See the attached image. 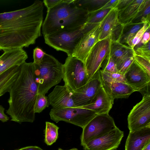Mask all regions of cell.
<instances>
[{"label": "cell", "instance_id": "1", "mask_svg": "<svg viewBox=\"0 0 150 150\" xmlns=\"http://www.w3.org/2000/svg\"><path fill=\"white\" fill-rule=\"evenodd\" d=\"M43 4L36 0L30 6L0 13V50L28 47L41 36Z\"/></svg>", "mask_w": 150, "mask_h": 150}, {"label": "cell", "instance_id": "2", "mask_svg": "<svg viewBox=\"0 0 150 150\" xmlns=\"http://www.w3.org/2000/svg\"><path fill=\"white\" fill-rule=\"evenodd\" d=\"M9 93V108L6 113L10 116L11 121L20 123L33 122L38 94L33 62H25L21 65L18 76Z\"/></svg>", "mask_w": 150, "mask_h": 150}, {"label": "cell", "instance_id": "3", "mask_svg": "<svg viewBox=\"0 0 150 150\" xmlns=\"http://www.w3.org/2000/svg\"><path fill=\"white\" fill-rule=\"evenodd\" d=\"M74 0H64L47 11L42 25L44 36L62 29L82 27L86 23L88 13L76 7Z\"/></svg>", "mask_w": 150, "mask_h": 150}, {"label": "cell", "instance_id": "4", "mask_svg": "<svg viewBox=\"0 0 150 150\" xmlns=\"http://www.w3.org/2000/svg\"><path fill=\"white\" fill-rule=\"evenodd\" d=\"M33 64L38 94L45 95L50 88L63 79V64L53 56L46 53L39 64Z\"/></svg>", "mask_w": 150, "mask_h": 150}, {"label": "cell", "instance_id": "5", "mask_svg": "<svg viewBox=\"0 0 150 150\" xmlns=\"http://www.w3.org/2000/svg\"><path fill=\"white\" fill-rule=\"evenodd\" d=\"M82 27L62 29L44 36L45 42L57 51L65 52L68 56H72L83 34Z\"/></svg>", "mask_w": 150, "mask_h": 150}, {"label": "cell", "instance_id": "6", "mask_svg": "<svg viewBox=\"0 0 150 150\" xmlns=\"http://www.w3.org/2000/svg\"><path fill=\"white\" fill-rule=\"evenodd\" d=\"M49 115L51 119L56 123L64 121L83 128L98 114L89 109L71 107L58 109L52 108Z\"/></svg>", "mask_w": 150, "mask_h": 150}, {"label": "cell", "instance_id": "7", "mask_svg": "<svg viewBox=\"0 0 150 150\" xmlns=\"http://www.w3.org/2000/svg\"><path fill=\"white\" fill-rule=\"evenodd\" d=\"M63 66L64 85L71 91L77 90L88 82L84 63L80 60L68 56Z\"/></svg>", "mask_w": 150, "mask_h": 150}, {"label": "cell", "instance_id": "8", "mask_svg": "<svg viewBox=\"0 0 150 150\" xmlns=\"http://www.w3.org/2000/svg\"><path fill=\"white\" fill-rule=\"evenodd\" d=\"M116 127L113 118L108 113L97 115L82 128L81 146H83L90 141L106 134Z\"/></svg>", "mask_w": 150, "mask_h": 150}, {"label": "cell", "instance_id": "9", "mask_svg": "<svg viewBox=\"0 0 150 150\" xmlns=\"http://www.w3.org/2000/svg\"><path fill=\"white\" fill-rule=\"evenodd\" d=\"M111 40L109 38L98 41L92 47L84 63L88 81L100 69L109 53Z\"/></svg>", "mask_w": 150, "mask_h": 150}, {"label": "cell", "instance_id": "10", "mask_svg": "<svg viewBox=\"0 0 150 150\" xmlns=\"http://www.w3.org/2000/svg\"><path fill=\"white\" fill-rule=\"evenodd\" d=\"M129 132L150 127V93L143 95L141 101L130 111L127 117Z\"/></svg>", "mask_w": 150, "mask_h": 150}, {"label": "cell", "instance_id": "11", "mask_svg": "<svg viewBox=\"0 0 150 150\" xmlns=\"http://www.w3.org/2000/svg\"><path fill=\"white\" fill-rule=\"evenodd\" d=\"M102 86L99 70L84 86L72 92V99L76 107L89 104Z\"/></svg>", "mask_w": 150, "mask_h": 150}, {"label": "cell", "instance_id": "12", "mask_svg": "<svg viewBox=\"0 0 150 150\" xmlns=\"http://www.w3.org/2000/svg\"><path fill=\"white\" fill-rule=\"evenodd\" d=\"M123 136V132L116 127L106 134L88 142L83 146L84 150H115Z\"/></svg>", "mask_w": 150, "mask_h": 150}, {"label": "cell", "instance_id": "13", "mask_svg": "<svg viewBox=\"0 0 150 150\" xmlns=\"http://www.w3.org/2000/svg\"><path fill=\"white\" fill-rule=\"evenodd\" d=\"M124 76L125 83L136 91L143 95L150 92V77L134 60Z\"/></svg>", "mask_w": 150, "mask_h": 150}, {"label": "cell", "instance_id": "14", "mask_svg": "<svg viewBox=\"0 0 150 150\" xmlns=\"http://www.w3.org/2000/svg\"><path fill=\"white\" fill-rule=\"evenodd\" d=\"M100 23L83 34L76 47L72 56L84 62L90 50L99 41Z\"/></svg>", "mask_w": 150, "mask_h": 150}, {"label": "cell", "instance_id": "15", "mask_svg": "<svg viewBox=\"0 0 150 150\" xmlns=\"http://www.w3.org/2000/svg\"><path fill=\"white\" fill-rule=\"evenodd\" d=\"M48 98L53 109L76 107L72 99V92L64 85L56 86Z\"/></svg>", "mask_w": 150, "mask_h": 150}, {"label": "cell", "instance_id": "16", "mask_svg": "<svg viewBox=\"0 0 150 150\" xmlns=\"http://www.w3.org/2000/svg\"><path fill=\"white\" fill-rule=\"evenodd\" d=\"M113 102L114 100L102 85L90 103L80 108L90 110L97 114H108L112 107Z\"/></svg>", "mask_w": 150, "mask_h": 150}, {"label": "cell", "instance_id": "17", "mask_svg": "<svg viewBox=\"0 0 150 150\" xmlns=\"http://www.w3.org/2000/svg\"><path fill=\"white\" fill-rule=\"evenodd\" d=\"M28 58L26 52L23 48L4 52L0 56V75L13 66L21 65Z\"/></svg>", "mask_w": 150, "mask_h": 150}, {"label": "cell", "instance_id": "18", "mask_svg": "<svg viewBox=\"0 0 150 150\" xmlns=\"http://www.w3.org/2000/svg\"><path fill=\"white\" fill-rule=\"evenodd\" d=\"M150 143V127L129 132L126 141L125 150H143Z\"/></svg>", "mask_w": 150, "mask_h": 150}, {"label": "cell", "instance_id": "19", "mask_svg": "<svg viewBox=\"0 0 150 150\" xmlns=\"http://www.w3.org/2000/svg\"><path fill=\"white\" fill-rule=\"evenodd\" d=\"M102 85L113 100L115 98H127L136 91L132 86L126 83L115 82L111 84L102 83Z\"/></svg>", "mask_w": 150, "mask_h": 150}, {"label": "cell", "instance_id": "20", "mask_svg": "<svg viewBox=\"0 0 150 150\" xmlns=\"http://www.w3.org/2000/svg\"><path fill=\"white\" fill-rule=\"evenodd\" d=\"M118 12L117 8H112L101 22L99 40L109 38L112 29L120 23L118 19Z\"/></svg>", "mask_w": 150, "mask_h": 150}, {"label": "cell", "instance_id": "21", "mask_svg": "<svg viewBox=\"0 0 150 150\" xmlns=\"http://www.w3.org/2000/svg\"><path fill=\"white\" fill-rule=\"evenodd\" d=\"M21 66H13L0 75V97L9 92L18 76Z\"/></svg>", "mask_w": 150, "mask_h": 150}, {"label": "cell", "instance_id": "22", "mask_svg": "<svg viewBox=\"0 0 150 150\" xmlns=\"http://www.w3.org/2000/svg\"><path fill=\"white\" fill-rule=\"evenodd\" d=\"M144 0H133L124 9L119 11L118 19L120 22L125 25L132 22L139 11Z\"/></svg>", "mask_w": 150, "mask_h": 150}, {"label": "cell", "instance_id": "23", "mask_svg": "<svg viewBox=\"0 0 150 150\" xmlns=\"http://www.w3.org/2000/svg\"><path fill=\"white\" fill-rule=\"evenodd\" d=\"M134 53V49L119 42L111 41L109 54L116 64L127 56Z\"/></svg>", "mask_w": 150, "mask_h": 150}, {"label": "cell", "instance_id": "24", "mask_svg": "<svg viewBox=\"0 0 150 150\" xmlns=\"http://www.w3.org/2000/svg\"><path fill=\"white\" fill-rule=\"evenodd\" d=\"M112 9H99L88 13L87 20L83 26L84 29L87 31L90 30L100 23Z\"/></svg>", "mask_w": 150, "mask_h": 150}, {"label": "cell", "instance_id": "25", "mask_svg": "<svg viewBox=\"0 0 150 150\" xmlns=\"http://www.w3.org/2000/svg\"><path fill=\"white\" fill-rule=\"evenodd\" d=\"M144 23H129L124 25L121 37L119 42L127 44L131 47L132 40L137 31L143 26Z\"/></svg>", "mask_w": 150, "mask_h": 150}, {"label": "cell", "instance_id": "26", "mask_svg": "<svg viewBox=\"0 0 150 150\" xmlns=\"http://www.w3.org/2000/svg\"><path fill=\"white\" fill-rule=\"evenodd\" d=\"M109 1V0H74V3L77 7L89 13L100 9Z\"/></svg>", "mask_w": 150, "mask_h": 150}, {"label": "cell", "instance_id": "27", "mask_svg": "<svg viewBox=\"0 0 150 150\" xmlns=\"http://www.w3.org/2000/svg\"><path fill=\"white\" fill-rule=\"evenodd\" d=\"M150 0H144L139 11L131 23L150 22Z\"/></svg>", "mask_w": 150, "mask_h": 150}, {"label": "cell", "instance_id": "28", "mask_svg": "<svg viewBox=\"0 0 150 150\" xmlns=\"http://www.w3.org/2000/svg\"><path fill=\"white\" fill-rule=\"evenodd\" d=\"M45 124V141L47 144L51 145L57 139L59 127L54 123L48 122H46Z\"/></svg>", "mask_w": 150, "mask_h": 150}, {"label": "cell", "instance_id": "29", "mask_svg": "<svg viewBox=\"0 0 150 150\" xmlns=\"http://www.w3.org/2000/svg\"><path fill=\"white\" fill-rule=\"evenodd\" d=\"M101 82L105 84H111L115 82L125 83L124 75L117 73H110L99 69Z\"/></svg>", "mask_w": 150, "mask_h": 150}, {"label": "cell", "instance_id": "30", "mask_svg": "<svg viewBox=\"0 0 150 150\" xmlns=\"http://www.w3.org/2000/svg\"><path fill=\"white\" fill-rule=\"evenodd\" d=\"M134 53L127 56L116 64L117 73L124 75L134 60Z\"/></svg>", "mask_w": 150, "mask_h": 150}, {"label": "cell", "instance_id": "31", "mask_svg": "<svg viewBox=\"0 0 150 150\" xmlns=\"http://www.w3.org/2000/svg\"><path fill=\"white\" fill-rule=\"evenodd\" d=\"M100 68L102 69L101 70L105 72L117 73L116 64L109 53L103 60Z\"/></svg>", "mask_w": 150, "mask_h": 150}, {"label": "cell", "instance_id": "32", "mask_svg": "<svg viewBox=\"0 0 150 150\" xmlns=\"http://www.w3.org/2000/svg\"><path fill=\"white\" fill-rule=\"evenodd\" d=\"M50 105L48 98L45 95L38 94L34 107V112L40 113Z\"/></svg>", "mask_w": 150, "mask_h": 150}, {"label": "cell", "instance_id": "33", "mask_svg": "<svg viewBox=\"0 0 150 150\" xmlns=\"http://www.w3.org/2000/svg\"><path fill=\"white\" fill-rule=\"evenodd\" d=\"M134 61L150 77V60L134 53Z\"/></svg>", "mask_w": 150, "mask_h": 150}, {"label": "cell", "instance_id": "34", "mask_svg": "<svg viewBox=\"0 0 150 150\" xmlns=\"http://www.w3.org/2000/svg\"><path fill=\"white\" fill-rule=\"evenodd\" d=\"M150 22L144 23L143 26L137 31L132 40L131 47L134 49L135 47L141 41L145 32L150 28Z\"/></svg>", "mask_w": 150, "mask_h": 150}, {"label": "cell", "instance_id": "35", "mask_svg": "<svg viewBox=\"0 0 150 150\" xmlns=\"http://www.w3.org/2000/svg\"><path fill=\"white\" fill-rule=\"evenodd\" d=\"M150 41L147 43L142 45L134 50V53L150 60Z\"/></svg>", "mask_w": 150, "mask_h": 150}, {"label": "cell", "instance_id": "36", "mask_svg": "<svg viewBox=\"0 0 150 150\" xmlns=\"http://www.w3.org/2000/svg\"><path fill=\"white\" fill-rule=\"evenodd\" d=\"M124 27V25L120 23L114 28L109 37L111 41L119 42L121 37Z\"/></svg>", "mask_w": 150, "mask_h": 150}, {"label": "cell", "instance_id": "37", "mask_svg": "<svg viewBox=\"0 0 150 150\" xmlns=\"http://www.w3.org/2000/svg\"><path fill=\"white\" fill-rule=\"evenodd\" d=\"M45 53L40 48L37 47L33 50V63L35 64H39L43 58Z\"/></svg>", "mask_w": 150, "mask_h": 150}, {"label": "cell", "instance_id": "38", "mask_svg": "<svg viewBox=\"0 0 150 150\" xmlns=\"http://www.w3.org/2000/svg\"><path fill=\"white\" fill-rule=\"evenodd\" d=\"M64 1V0H44L42 2L48 11L62 3Z\"/></svg>", "mask_w": 150, "mask_h": 150}, {"label": "cell", "instance_id": "39", "mask_svg": "<svg viewBox=\"0 0 150 150\" xmlns=\"http://www.w3.org/2000/svg\"><path fill=\"white\" fill-rule=\"evenodd\" d=\"M133 0H118L115 8H117L119 11H121L128 6Z\"/></svg>", "mask_w": 150, "mask_h": 150}, {"label": "cell", "instance_id": "40", "mask_svg": "<svg viewBox=\"0 0 150 150\" xmlns=\"http://www.w3.org/2000/svg\"><path fill=\"white\" fill-rule=\"evenodd\" d=\"M118 0H109L104 6L99 9H104L108 8H112L115 7Z\"/></svg>", "mask_w": 150, "mask_h": 150}, {"label": "cell", "instance_id": "41", "mask_svg": "<svg viewBox=\"0 0 150 150\" xmlns=\"http://www.w3.org/2000/svg\"><path fill=\"white\" fill-rule=\"evenodd\" d=\"M5 109L0 105V120L4 122H7L9 119V117L4 113Z\"/></svg>", "mask_w": 150, "mask_h": 150}, {"label": "cell", "instance_id": "42", "mask_svg": "<svg viewBox=\"0 0 150 150\" xmlns=\"http://www.w3.org/2000/svg\"><path fill=\"white\" fill-rule=\"evenodd\" d=\"M150 28H149L144 33L141 40V43L142 45L147 43L150 41Z\"/></svg>", "mask_w": 150, "mask_h": 150}, {"label": "cell", "instance_id": "43", "mask_svg": "<svg viewBox=\"0 0 150 150\" xmlns=\"http://www.w3.org/2000/svg\"><path fill=\"white\" fill-rule=\"evenodd\" d=\"M16 150H43L36 146H30L23 147Z\"/></svg>", "mask_w": 150, "mask_h": 150}, {"label": "cell", "instance_id": "44", "mask_svg": "<svg viewBox=\"0 0 150 150\" xmlns=\"http://www.w3.org/2000/svg\"><path fill=\"white\" fill-rule=\"evenodd\" d=\"M143 150H150V143L147 144Z\"/></svg>", "mask_w": 150, "mask_h": 150}, {"label": "cell", "instance_id": "45", "mask_svg": "<svg viewBox=\"0 0 150 150\" xmlns=\"http://www.w3.org/2000/svg\"><path fill=\"white\" fill-rule=\"evenodd\" d=\"M58 150H63L61 148H59L58 149ZM68 150H78L76 148H74L71 149H70Z\"/></svg>", "mask_w": 150, "mask_h": 150}]
</instances>
